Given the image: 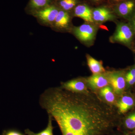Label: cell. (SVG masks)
I'll list each match as a JSON object with an SVG mask.
<instances>
[{"label": "cell", "instance_id": "cell-14", "mask_svg": "<svg viewBox=\"0 0 135 135\" xmlns=\"http://www.w3.org/2000/svg\"><path fill=\"white\" fill-rule=\"evenodd\" d=\"M87 58L88 65L93 74L103 73L105 72L102 63L90 56H88Z\"/></svg>", "mask_w": 135, "mask_h": 135}, {"label": "cell", "instance_id": "cell-27", "mask_svg": "<svg viewBox=\"0 0 135 135\" xmlns=\"http://www.w3.org/2000/svg\"></svg>", "mask_w": 135, "mask_h": 135}, {"label": "cell", "instance_id": "cell-1", "mask_svg": "<svg viewBox=\"0 0 135 135\" xmlns=\"http://www.w3.org/2000/svg\"><path fill=\"white\" fill-rule=\"evenodd\" d=\"M39 103L57 123L62 135H107L117 124L111 107L88 92L50 87L40 95Z\"/></svg>", "mask_w": 135, "mask_h": 135}, {"label": "cell", "instance_id": "cell-25", "mask_svg": "<svg viewBox=\"0 0 135 135\" xmlns=\"http://www.w3.org/2000/svg\"><path fill=\"white\" fill-rule=\"evenodd\" d=\"M93 1H99L100 0H93Z\"/></svg>", "mask_w": 135, "mask_h": 135}, {"label": "cell", "instance_id": "cell-12", "mask_svg": "<svg viewBox=\"0 0 135 135\" xmlns=\"http://www.w3.org/2000/svg\"><path fill=\"white\" fill-rule=\"evenodd\" d=\"M134 104L133 98L129 96H124L118 102L117 106L120 113L124 114L131 109Z\"/></svg>", "mask_w": 135, "mask_h": 135}, {"label": "cell", "instance_id": "cell-6", "mask_svg": "<svg viewBox=\"0 0 135 135\" xmlns=\"http://www.w3.org/2000/svg\"><path fill=\"white\" fill-rule=\"evenodd\" d=\"M60 88L75 93H82L87 91L86 83L82 79H76L70 80L61 83Z\"/></svg>", "mask_w": 135, "mask_h": 135}, {"label": "cell", "instance_id": "cell-15", "mask_svg": "<svg viewBox=\"0 0 135 135\" xmlns=\"http://www.w3.org/2000/svg\"><path fill=\"white\" fill-rule=\"evenodd\" d=\"M48 122L46 128L38 133H35L29 129H26L25 130V134L26 135H54L53 130L54 127L52 125V117L48 115Z\"/></svg>", "mask_w": 135, "mask_h": 135}, {"label": "cell", "instance_id": "cell-3", "mask_svg": "<svg viewBox=\"0 0 135 135\" xmlns=\"http://www.w3.org/2000/svg\"><path fill=\"white\" fill-rule=\"evenodd\" d=\"M114 92L120 95L126 87V80L123 72L121 71L111 72L106 74Z\"/></svg>", "mask_w": 135, "mask_h": 135}, {"label": "cell", "instance_id": "cell-13", "mask_svg": "<svg viewBox=\"0 0 135 135\" xmlns=\"http://www.w3.org/2000/svg\"><path fill=\"white\" fill-rule=\"evenodd\" d=\"M53 0H30L27 6V8L33 12L43 9L51 3Z\"/></svg>", "mask_w": 135, "mask_h": 135}, {"label": "cell", "instance_id": "cell-17", "mask_svg": "<svg viewBox=\"0 0 135 135\" xmlns=\"http://www.w3.org/2000/svg\"><path fill=\"white\" fill-rule=\"evenodd\" d=\"M77 0H59V4L63 10L68 11L75 7Z\"/></svg>", "mask_w": 135, "mask_h": 135}, {"label": "cell", "instance_id": "cell-23", "mask_svg": "<svg viewBox=\"0 0 135 135\" xmlns=\"http://www.w3.org/2000/svg\"><path fill=\"white\" fill-rule=\"evenodd\" d=\"M114 1L116 2H119L122 1H123V0H114Z\"/></svg>", "mask_w": 135, "mask_h": 135}, {"label": "cell", "instance_id": "cell-5", "mask_svg": "<svg viewBox=\"0 0 135 135\" xmlns=\"http://www.w3.org/2000/svg\"><path fill=\"white\" fill-rule=\"evenodd\" d=\"M59 11V9L56 6L51 4L33 12V14L44 23H51L55 22Z\"/></svg>", "mask_w": 135, "mask_h": 135}, {"label": "cell", "instance_id": "cell-10", "mask_svg": "<svg viewBox=\"0 0 135 135\" xmlns=\"http://www.w3.org/2000/svg\"><path fill=\"white\" fill-rule=\"evenodd\" d=\"M74 14L75 16L81 18L86 22L89 23H93L94 22L92 11L87 5H77L74 8Z\"/></svg>", "mask_w": 135, "mask_h": 135}, {"label": "cell", "instance_id": "cell-7", "mask_svg": "<svg viewBox=\"0 0 135 135\" xmlns=\"http://www.w3.org/2000/svg\"><path fill=\"white\" fill-rule=\"evenodd\" d=\"M116 11L120 16L130 19L135 12V1L128 0L121 3L116 7Z\"/></svg>", "mask_w": 135, "mask_h": 135}, {"label": "cell", "instance_id": "cell-19", "mask_svg": "<svg viewBox=\"0 0 135 135\" xmlns=\"http://www.w3.org/2000/svg\"><path fill=\"white\" fill-rule=\"evenodd\" d=\"M135 76V66H133V68L130 69V70L125 75V79L126 81H127L128 80H130L131 78Z\"/></svg>", "mask_w": 135, "mask_h": 135}, {"label": "cell", "instance_id": "cell-22", "mask_svg": "<svg viewBox=\"0 0 135 135\" xmlns=\"http://www.w3.org/2000/svg\"><path fill=\"white\" fill-rule=\"evenodd\" d=\"M127 81L129 85H132L135 83V76Z\"/></svg>", "mask_w": 135, "mask_h": 135}, {"label": "cell", "instance_id": "cell-16", "mask_svg": "<svg viewBox=\"0 0 135 135\" xmlns=\"http://www.w3.org/2000/svg\"><path fill=\"white\" fill-rule=\"evenodd\" d=\"M99 93L100 95L107 103H113L115 101V95L112 87L107 86L102 88L100 89Z\"/></svg>", "mask_w": 135, "mask_h": 135}, {"label": "cell", "instance_id": "cell-2", "mask_svg": "<svg viewBox=\"0 0 135 135\" xmlns=\"http://www.w3.org/2000/svg\"><path fill=\"white\" fill-rule=\"evenodd\" d=\"M135 35L130 25L120 23L117 25L116 31L112 36V40L113 41L130 46L133 43Z\"/></svg>", "mask_w": 135, "mask_h": 135}, {"label": "cell", "instance_id": "cell-18", "mask_svg": "<svg viewBox=\"0 0 135 135\" xmlns=\"http://www.w3.org/2000/svg\"><path fill=\"white\" fill-rule=\"evenodd\" d=\"M124 125L128 129H135V112L131 114L126 118L124 121Z\"/></svg>", "mask_w": 135, "mask_h": 135}, {"label": "cell", "instance_id": "cell-8", "mask_svg": "<svg viewBox=\"0 0 135 135\" xmlns=\"http://www.w3.org/2000/svg\"><path fill=\"white\" fill-rule=\"evenodd\" d=\"M87 83L94 89H101L109 84V80L106 74H94L88 79Z\"/></svg>", "mask_w": 135, "mask_h": 135}, {"label": "cell", "instance_id": "cell-21", "mask_svg": "<svg viewBox=\"0 0 135 135\" xmlns=\"http://www.w3.org/2000/svg\"><path fill=\"white\" fill-rule=\"evenodd\" d=\"M5 135H25V134L17 131L11 130L8 132Z\"/></svg>", "mask_w": 135, "mask_h": 135}, {"label": "cell", "instance_id": "cell-11", "mask_svg": "<svg viewBox=\"0 0 135 135\" xmlns=\"http://www.w3.org/2000/svg\"><path fill=\"white\" fill-rule=\"evenodd\" d=\"M70 19V15L67 11L59 10L54 22L56 27L63 29L68 26Z\"/></svg>", "mask_w": 135, "mask_h": 135}, {"label": "cell", "instance_id": "cell-26", "mask_svg": "<svg viewBox=\"0 0 135 135\" xmlns=\"http://www.w3.org/2000/svg\"><path fill=\"white\" fill-rule=\"evenodd\" d=\"M135 135L134 134H130V135Z\"/></svg>", "mask_w": 135, "mask_h": 135}, {"label": "cell", "instance_id": "cell-4", "mask_svg": "<svg viewBox=\"0 0 135 135\" xmlns=\"http://www.w3.org/2000/svg\"><path fill=\"white\" fill-rule=\"evenodd\" d=\"M97 29L93 25L84 24L74 29L75 36L81 41L88 42L93 40L96 34Z\"/></svg>", "mask_w": 135, "mask_h": 135}, {"label": "cell", "instance_id": "cell-24", "mask_svg": "<svg viewBox=\"0 0 135 135\" xmlns=\"http://www.w3.org/2000/svg\"><path fill=\"white\" fill-rule=\"evenodd\" d=\"M134 51H135V42L134 44Z\"/></svg>", "mask_w": 135, "mask_h": 135}, {"label": "cell", "instance_id": "cell-20", "mask_svg": "<svg viewBox=\"0 0 135 135\" xmlns=\"http://www.w3.org/2000/svg\"><path fill=\"white\" fill-rule=\"evenodd\" d=\"M129 20L130 21V23L129 24L132 27L135 34V12Z\"/></svg>", "mask_w": 135, "mask_h": 135}, {"label": "cell", "instance_id": "cell-9", "mask_svg": "<svg viewBox=\"0 0 135 135\" xmlns=\"http://www.w3.org/2000/svg\"><path fill=\"white\" fill-rule=\"evenodd\" d=\"M94 21L103 22L113 19L114 16L109 9L105 8H97L92 12Z\"/></svg>", "mask_w": 135, "mask_h": 135}]
</instances>
